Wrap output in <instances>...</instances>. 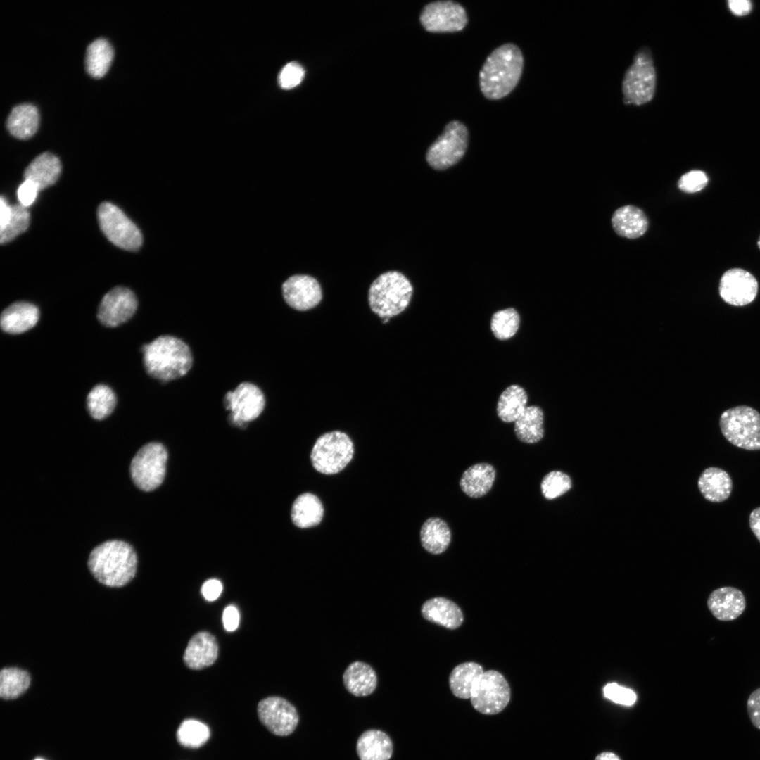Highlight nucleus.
Masks as SVG:
<instances>
[{"instance_id":"f257e3e1","label":"nucleus","mask_w":760,"mask_h":760,"mask_svg":"<svg viewBox=\"0 0 760 760\" xmlns=\"http://www.w3.org/2000/svg\"><path fill=\"white\" fill-rule=\"evenodd\" d=\"M87 567L101 585L120 588L130 583L138 571V557L129 543L120 540L105 541L94 547Z\"/></svg>"},{"instance_id":"f03ea898","label":"nucleus","mask_w":760,"mask_h":760,"mask_svg":"<svg viewBox=\"0 0 760 760\" xmlns=\"http://www.w3.org/2000/svg\"><path fill=\"white\" fill-rule=\"evenodd\" d=\"M524 59L519 48L508 43L495 49L486 58L479 73L480 88L489 99L508 95L521 77Z\"/></svg>"},{"instance_id":"7ed1b4c3","label":"nucleus","mask_w":760,"mask_h":760,"mask_svg":"<svg viewBox=\"0 0 760 760\" xmlns=\"http://www.w3.org/2000/svg\"><path fill=\"white\" fill-rule=\"evenodd\" d=\"M141 351L147 373L162 381L184 376L192 366L190 348L184 341L172 336H158L143 346Z\"/></svg>"},{"instance_id":"20e7f679","label":"nucleus","mask_w":760,"mask_h":760,"mask_svg":"<svg viewBox=\"0 0 760 760\" xmlns=\"http://www.w3.org/2000/svg\"><path fill=\"white\" fill-rule=\"evenodd\" d=\"M413 287L409 279L398 271L380 274L368 291V303L372 311L382 319L403 312L411 300Z\"/></svg>"},{"instance_id":"39448f33","label":"nucleus","mask_w":760,"mask_h":760,"mask_svg":"<svg viewBox=\"0 0 760 760\" xmlns=\"http://www.w3.org/2000/svg\"><path fill=\"white\" fill-rule=\"evenodd\" d=\"M354 443L346 433L335 430L321 435L314 443L310 459L313 468L325 475L341 471L353 460Z\"/></svg>"},{"instance_id":"423d86ee","label":"nucleus","mask_w":760,"mask_h":760,"mask_svg":"<svg viewBox=\"0 0 760 760\" xmlns=\"http://www.w3.org/2000/svg\"><path fill=\"white\" fill-rule=\"evenodd\" d=\"M721 431L733 445L747 450H760V413L740 405L724 411L719 420Z\"/></svg>"},{"instance_id":"0eeeda50","label":"nucleus","mask_w":760,"mask_h":760,"mask_svg":"<svg viewBox=\"0 0 760 760\" xmlns=\"http://www.w3.org/2000/svg\"><path fill=\"white\" fill-rule=\"evenodd\" d=\"M167 460V452L163 444L151 442L142 446L129 467L134 483L144 491L157 488L164 480Z\"/></svg>"},{"instance_id":"6e6552de","label":"nucleus","mask_w":760,"mask_h":760,"mask_svg":"<svg viewBox=\"0 0 760 760\" xmlns=\"http://www.w3.org/2000/svg\"><path fill=\"white\" fill-rule=\"evenodd\" d=\"M656 87V72L650 51H640L627 70L622 83L626 103L642 105L652 100Z\"/></svg>"},{"instance_id":"1a4fd4ad","label":"nucleus","mask_w":760,"mask_h":760,"mask_svg":"<svg viewBox=\"0 0 760 760\" xmlns=\"http://www.w3.org/2000/svg\"><path fill=\"white\" fill-rule=\"evenodd\" d=\"M468 144L466 126L457 120L450 122L443 133L431 145L426 160L435 170H445L456 164L464 155Z\"/></svg>"},{"instance_id":"9d476101","label":"nucleus","mask_w":760,"mask_h":760,"mask_svg":"<svg viewBox=\"0 0 760 760\" xmlns=\"http://www.w3.org/2000/svg\"><path fill=\"white\" fill-rule=\"evenodd\" d=\"M98 220L101 231L113 244L127 251H137L142 244L139 228L116 205L102 203L98 208Z\"/></svg>"},{"instance_id":"9b49d317","label":"nucleus","mask_w":760,"mask_h":760,"mask_svg":"<svg viewBox=\"0 0 760 760\" xmlns=\"http://www.w3.org/2000/svg\"><path fill=\"white\" fill-rule=\"evenodd\" d=\"M510 688L498 671H484L475 683L470 697L473 707L486 715L501 712L510 699Z\"/></svg>"},{"instance_id":"f8f14e48","label":"nucleus","mask_w":760,"mask_h":760,"mask_svg":"<svg viewBox=\"0 0 760 760\" xmlns=\"http://www.w3.org/2000/svg\"><path fill=\"white\" fill-rule=\"evenodd\" d=\"M224 406L230 412V422L243 428L246 424L258 418L264 410L265 398L262 391L255 384L243 382L231 391L224 399Z\"/></svg>"},{"instance_id":"ddd939ff","label":"nucleus","mask_w":760,"mask_h":760,"mask_svg":"<svg viewBox=\"0 0 760 760\" xmlns=\"http://www.w3.org/2000/svg\"><path fill=\"white\" fill-rule=\"evenodd\" d=\"M257 712L265 727L278 736L291 735L299 722L296 708L281 697L271 696L262 699L258 704Z\"/></svg>"},{"instance_id":"4468645a","label":"nucleus","mask_w":760,"mask_h":760,"mask_svg":"<svg viewBox=\"0 0 760 760\" xmlns=\"http://www.w3.org/2000/svg\"><path fill=\"white\" fill-rule=\"evenodd\" d=\"M423 27L431 32L462 30L467 23L462 6L452 1H438L427 4L420 15Z\"/></svg>"},{"instance_id":"2eb2a0df","label":"nucleus","mask_w":760,"mask_h":760,"mask_svg":"<svg viewBox=\"0 0 760 760\" xmlns=\"http://www.w3.org/2000/svg\"><path fill=\"white\" fill-rule=\"evenodd\" d=\"M138 305L134 293L129 289L117 286L103 297L97 312V318L106 327H115L128 321Z\"/></svg>"},{"instance_id":"dca6fc26","label":"nucleus","mask_w":760,"mask_h":760,"mask_svg":"<svg viewBox=\"0 0 760 760\" xmlns=\"http://www.w3.org/2000/svg\"><path fill=\"white\" fill-rule=\"evenodd\" d=\"M759 285L755 277L741 268L726 271L719 283V295L726 303L733 306H744L754 301Z\"/></svg>"},{"instance_id":"f3484780","label":"nucleus","mask_w":760,"mask_h":760,"mask_svg":"<svg viewBox=\"0 0 760 760\" xmlns=\"http://www.w3.org/2000/svg\"><path fill=\"white\" fill-rule=\"evenodd\" d=\"M281 289L285 302L293 309L299 311L315 308L322 298L320 284L309 275H293L284 282Z\"/></svg>"},{"instance_id":"a211bd4d","label":"nucleus","mask_w":760,"mask_h":760,"mask_svg":"<svg viewBox=\"0 0 760 760\" xmlns=\"http://www.w3.org/2000/svg\"><path fill=\"white\" fill-rule=\"evenodd\" d=\"M707 606L715 618L728 621L742 614L746 607V600L740 590L730 586L722 587L709 595Z\"/></svg>"},{"instance_id":"6ab92c4d","label":"nucleus","mask_w":760,"mask_h":760,"mask_svg":"<svg viewBox=\"0 0 760 760\" xmlns=\"http://www.w3.org/2000/svg\"><path fill=\"white\" fill-rule=\"evenodd\" d=\"M219 647L215 637L207 631L196 633L189 641L183 659L187 667L199 670L208 667L216 661Z\"/></svg>"},{"instance_id":"aec40b11","label":"nucleus","mask_w":760,"mask_h":760,"mask_svg":"<svg viewBox=\"0 0 760 760\" xmlns=\"http://www.w3.org/2000/svg\"><path fill=\"white\" fill-rule=\"evenodd\" d=\"M39 317L38 308L32 303L19 301L8 306L1 312V329L11 334L24 333L37 323Z\"/></svg>"},{"instance_id":"412c9836","label":"nucleus","mask_w":760,"mask_h":760,"mask_svg":"<svg viewBox=\"0 0 760 760\" xmlns=\"http://www.w3.org/2000/svg\"><path fill=\"white\" fill-rule=\"evenodd\" d=\"M30 213L20 203L10 205L4 196L0 200V242L7 243L29 227Z\"/></svg>"},{"instance_id":"4be33fe9","label":"nucleus","mask_w":760,"mask_h":760,"mask_svg":"<svg viewBox=\"0 0 760 760\" xmlns=\"http://www.w3.org/2000/svg\"><path fill=\"white\" fill-rule=\"evenodd\" d=\"M422 616L427 621L448 629L459 628L464 620L460 607L445 597H433L422 606Z\"/></svg>"},{"instance_id":"5701e85b","label":"nucleus","mask_w":760,"mask_h":760,"mask_svg":"<svg viewBox=\"0 0 760 760\" xmlns=\"http://www.w3.org/2000/svg\"><path fill=\"white\" fill-rule=\"evenodd\" d=\"M612 225L618 235L634 239L642 236L646 232L648 220L641 209L628 205L614 211L612 217Z\"/></svg>"},{"instance_id":"b1692460","label":"nucleus","mask_w":760,"mask_h":760,"mask_svg":"<svg viewBox=\"0 0 760 760\" xmlns=\"http://www.w3.org/2000/svg\"><path fill=\"white\" fill-rule=\"evenodd\" d=\"M356 752L360 760H390L393 744L385 732L370 729L362 733L357 739Z\"/></svg>"},{"instance_id":"393cba45","label":"nucleus","mask_w":760,"mask_h":760,"mask_svg":"<svg viewBox=\"0 0 760 760\" xmlns=\"http://www.w3.org/2000/svg\"><path fill=\"white\" fill-rule=\"evenodd\" d=\"M495 479V469L486 462L475 464L467 469L462 475L460 486L469 497L479 498L491 489Z\"/></svg>"},{"instance_id":"a878e982","label":"nucleus","mask_w":760,"mask_h":760,"mask_svg":"<svg viewBox=\"0 0 760 760\" xmlns=\"http://www.w3.org/2000/svg\"><path fill=\"white\" fill-rule=\"evenodd\" d=\"M697 484L703 497L711 502L726 500L733 488L730 475L723 469L714 467L704 470L699 476Z\"/></svg>"},{"instance_id":"bb28decb","label":"nucleus","mask_w":760,"mask_h":760,"mask_svg":"<svg viewBox=\"0 0 760 760\" xmlns=\"http://www.w3.org/2000/svg\"><path fill=\"white\" fill-rule=\"evenodd\" d=\"M61 172L58 157L49 152L37 156L26 167L24 178L33 182L40 190L53 184Z\"/></svg>"},{"instance_id":"cd10ccee","label":"nucleus","mask_w":760,"mask_h":760,"mask_svg":"<svg viewBox=\"0 0 760 760\" xmlns=\"http://www.w3.org/2000/svg\"><path fill=\"white\" fill-rule=\"evenodd\" d=\"M346 689L356 697H365L374 692L377 686V676L369 664L356 661L346 669L343 675Z\"/></svg>"},{"instance_id":"c85d7f7f","label":"nucleus","mask_w":760,"mask_h":760,"mask_svg":"<svg viewBox=\"0 0 760 760\" xmlns=\"http://www.w3.org/2000/svg\"><path fill=\"white\" fill-rule=\"evenodd\" d=\"M324 507L315 494L306 492L299 495L293 501L291 518L293 524L300 528H309L320 524L324 516Z\"/></svg>"},{"instance_id":"c756f323","label":"nucleus","mask_w":760,"mask_h":760,"mask_svg":"<svg viewBox=\"0 0 760 760\" xmlns=\"http://www.w3.org/2000/svg\"><path fill=\"white\" fill-rule=\"evenodd\" d=\"M39 113L37 108L30 103L15 106L11 111L6 127L9 132L16 138L27 139L37 130Z\"/></svg>"},{"instance_id":"7c9ffc66","label":"nucleus","mask_w":760,"mask_h":760,"mask_svg":"<svg viewBox=\"0 0 760 760\" xmlns=\"http://www.w3.org/2000/svg\"><path fill=\"white\" fill-rule=\"evenodd\" d=\"M450 529L448 524L441 518H429L421 527V543L429 553L438 555L445 552L450 543Z\"/></svg>"},{"instance_id":"2f4dec72","label":"nucleus","mask_w":760,"mask_h":760,"mask_svg":"<svg viewBox=\"0 0 760 760\" xmlns=\"http://www.w3.org/2000/svg\"><path fill=\"white\" fill-rule=\"evenodd\" d=\"M514 423L515 435L523 443H535L544 436V412L538 406H528Z\"/></svg>"},{"instance_id":"473e14b6","label":"nucleus","mask_w":760,"mask_h":760,"mask_svg":"<svg viewBox=\"0 0 760 760\" xmlns=\"http://www.w3.org/2000/svg\"><path fill=\"white\" fill-rule=\"evenodd\" d=\"M528 395L524 388L517 384L506 388L499 396L496 412L504 422H514L528 407Z\"/></svg>"},{"instance_id":"72a5a7b5","label":"nucleus","mask_w":760,"mask_h":760,"mask_svg":"<svg viewBox=\"0 0 760 760\" xmlns=\"http://www.w3.org/2000/svg\"><path fill=\"white\" fill-rule=\"evenodd\" d=\"M483 672L482 666L473 661L456 666L449 676L452 694L460 699H470L473 688Z\"/></svg>"},{"instance_id":"f704fd0d","label":"nucleus","mask_w":760,"mask_h":760,"mask_svg":"<svg viewBox=\"0 0 760 760\" xmlns=\"http://www.w3.org/2000/svg\"><path fill=\"white\" fill-rule=\"evenodd\" d=\"M32 675L26 669L12 666L0 669V697L11 700L22 696L32 683Z\"/></svg>"},{"instance_id":"c9c22d12","label":"nucleus","mask_w":760,"mask_h":760,"mask_svg":"<svg viewBox=\"0 0 760 760\" xmlns=\"http://www.w3.org/2000/svg\"><path fill=\"white\" fill-rule=\"evenodd\" d=\"M113 58V50L104 38H98L90 43L86 51L85 68L92 77L99 78L108 71Z\"/></svg>"},{"instance_id":"e433bc0d","label":"nucleus","mask_w":760,"mask_h":760,"mask_svg":"<svg viewBox=\"0 0 760 760\" xmlns=\"http://www.w3.org/2000/svg\"><path fill=\"white\" fill-rule=\"evenodd\" d=\"M116 397L113 390L103 384L94 386L87 398V410L95 419H103L113 411Z\"/></svg>"},{"instance_id":"4c0bfd02","label":"nucleus","mask_w":760,"mask_h":760,"mask_svg":"<svg viewBox=\"0 0 760 760\" xmlns=\"http://www.w3.org/2000/svg\"><path fill=\"white\" fill-rule=\"evenodd\" d=\"M520 324L518 312L509 308L495 312L490 319V329L494 336L501 341L507 340L517 332Z\"/></svg>"},{"instance_id":"58836bf2","label":"nucleus","mask_w":760,"mask_h":760,"mask_svg":"<svg viewBox=\"0 0 760 760\" xmlns=\"http://www.w3.org/2000/svg\"><path fill=\"white\" fill-rule=\"evenodd\" d=\"M210 737L208 727L196 720H185L177 732L178 742L186 747L198 748L204 745Z\"/></svg>"},{"instance_id":"ea45409f","label":"nucleus","mask_w":760,"mask_h":760,"mask_svg":"<svg viewBox=\"0 0 760 760\" xmlns=\"http://www.w3.org/2000/svg\"><path fill=\"white\" fill-rule=\"evenodd\" d=\"M572 486L571 478L560 471H552L547 474L540 483L543 496L547 500L555 499L569 491Z\"/></svg>"},{"instance_id":"a19ab883","label":"nucleus","mask_w":760,"mask_h":760,"mask_svg":"<svg viewBox=\"0 0 760 760\" xmlns=\"http://www.w3.org/2000/svg\"><path fill=\"white\" fill-rule=\"evenodd\" d=\"M708 181L709 178L704 172L692 170L680 177L678 186L682 191L692 194L702 190L707 185Z\"/></svg>"},{"instance_id":"79ce46f5","label":"nucleus","mask_w":760,"mask_h":760,"mask_svg":"<svg viewBox=\"0 0 760 760\" xmlns=\"http://www.w3.org/2000/svg\"><path fill=\"white\" fill-rule=\"evenodd\" d=\"M305 75L303 67L296 62H290L283 67L278 76L279 86L290 89L298 85Z\"/></svg>"},{"instance_id":"37998d69","label":"nucleus","mask_w":760,"mask_h":760,"mask_svg":"<svg viewBox=\"0 0 760 760\" xmlns=\"http://www.w3.org/2000/svg\"><path fill=\"white\" fill-rule=\"evenodd\" d=\"M603 692L604 697L607 699L615 703L626 706L633 705L637 698L635 693L632 690L615 683L607 684L603 688Z\"/></svg>"},{"instance_id":"c03bdc74","label":"nucleus","mask_w":760,"mask_h":760,"mask_svg":"<svg viewBox=\"0 0 760 760\" xmlns=\"http://www.w3.org/2000/svg\"><path fill=\"white\" fill-rule=\"evenodd\" d=\"M39 191V189L33 182L25 179L17 190L19 203L24 207H29L35 201Z\"/></svg>"},{"instance_id":"a18cd8bd","label":"nucleus","mask_w":760,"mask_h":760,"mask_svg":"<svg viewBox=\"0 0 760 760\" xmlns=\"http://www.w3.org/2000/svg\"><path fill=\"white\" fill-rule=\"evenodd\" d=\"M747 711L752 725L760 730V688L754 690L749 696Z\"/></svg>"},{"instance_id":"49530a36","label":"nucleus","mask_w":760,"mask_h":760,"mask_svg":"<svg viewBox=\"0 0 760 760\" xmlns=\"http://www.w3.org/2000/svg\"><path fill=\"white\" fill-rule=\"evenodd\" d=\"M222 591L221 581L215 578L207 580L201 587V593L208 601H214L217 599Z\"/></svg>"},{"instance_id":"de8ad7c7","label":"nucleus","mask_w":760,"mask_h":760,"mask_svg":"<svg viewBox=\"0 0 760 760\" xmlns=\"http://www.w3.org/2000/svg\"><path fill=\"white\" fill-rule=\"evenodd\" d=\"M222 621L224 627L227 631H234L238 628L239 613L235 606L229 605L224 609Z\"/></svg>"},{"instance_id":"09e8293b","label":"nucleus","mask_w":760,"mask_h":760,"mask_svg":"<svg viewBox=\"0 0 760 760\" xmlns=\"http://www.w3.org/2000/svg\"><path fill=\"white\" fill-rule=\"evenodd\" d=\"M728 7L730 11L738 16L745 15L749 13L752 4L747 0H730Z\"/></svg>"},{"instance_id":"8fccbe9b","label":"nucleus","mask_w":760,"mask_h":760,"mask_svg":"<svg viewBox=\"0 0 760 760\" xmlns=\"http://www.w3.org/2000/svg\"><path fill=\"white\" fill-rule=\"evenodd\" d=\"M749 521L752 532L760 542V507L751 512Z\"/></svg>"},{"instance_id":"3c124183","label":"nucleus","mask_w":760,"mask_h":760,"mask_svg":"<svg viewBox=\"0 0 760 760\" xmlns=\"http://www.w3.org/2000/svg\"><path fill=\"white\" fill-rule=\"evenodd\" d=\"M595 760H621L620 758L612 752H602L600 754Z\"/></svg>"},{"instance_id":"603ef678","label":"nucleus","mask_w":760,"mask_h":760,"mask_svg":"<svg viewBox=\"0 0 760 760\" xmlns=\"http://www.w3.org/2000/svg\"><path fill=\"white\" fill-rule=\"evenodd\" d=\"M757 246H758V248L760 249V236H759V239L757 241Z\"/></svg>"},{"instance_id":"864d4df0","label":"nucleus","mask_w":760,"mask_h":760,"mask_svg":"<svg viewBox=\"0 0 760 760\" xmlns=\"http://www.w3.org/2000/svg\"><path fill=\"white\" fill-rule=\"evenodd\" d=\"M35 760H44V759H35Z\"/></svg>"}]
</instances>
